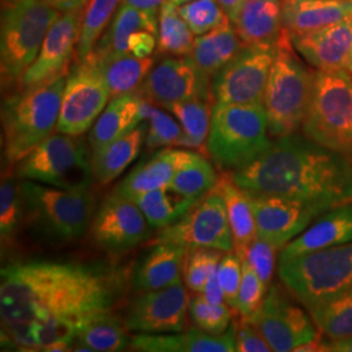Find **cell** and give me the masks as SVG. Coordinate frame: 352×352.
Masks as SVG:
<instances>
[{
  "label": "cell",
  "instance_id": "obj_24",
  "mask_svg": "<svg viewBox=\"0 0 352 352\" xmlns=\"http://www.w3.org/2000/svg\"><path fill=\"white\" fill-rule=\"evenodd\" d=\"M188 248L180 244L160 243L140 261L133 270V289L145 292L164 289L182 280Z\"/></svg>",
  "mask_w": 352,
  "mask_h": 352
},
{
  "label": "cell",
  "instance_id": "obj_52",
  "mask_svg": "<svg viewBox=\"0 0 352 352\" xmlns=\"http://www.w3.org/2000/svg\"><path fill=\"white\" fill-rule=\"evenodd\" d=\"M45 1H47L50 6L60 12L82 8L89 3V0H45Z\"/></svg>",
  "mask_w": 352,
  "mask_h": 352
},
{
  "label": "cell",
  "instance_id": "obj_14",
  "mask_svg": "<svg viewBox=\"0 0 352 352\" xmlns=\"http://www.w3.org/2000/svg\"><path fill=\"white\" fill-rule=\"evenodd\" d=\"M247 193L254 214L258 238L269 241L277 250H282L291 240L299 236L321 214L337 206L327 202L248 190Z\"/></svg>",
  "mask_w": 352,
  "mask_h": 352
},
{
  "label": "cell",
  "instance_id": "obj_3",
  "mask_svg": "<svg viewBox=\"0 0 352 352\" xmlns=\"http://www.w3.org/2000/svg\"><path fill=\"white\" fill-rule=\"evenodd\" d=\"M67 75L50 84L17 90L3 101V153L7 166L21 162L56 129Z\"/></svg>",
  "mask_w": 352,
  "mask_h": 352
},
{
  "label": "cell",
  "instance_id": "obj_40",
  "mask_svg": "<svg viewBox=\"0 0 352 352\" xmlns=\"http://www.w3.org/2000/svg\"><path fill=\"white\" fill-rule=\"evenodd\" d=\"M23 217L21 183L7 173L1 179L0 187V238L3 251L16 239Z\"/></svg>",
  "mask_w": 352,
  "mask_h": 352
},
{
  "label": "cell",
  "instance_id": "obj_41",
  "mask_svg": "<svg viewBox=\"0 0 352 352\" xmlns=\"http://www.w3.org/2000/svg\"><path fill=\"white\" fill-rule=\"evenodd\" d=\"M140 113L142 120H149V128L145 139L149 149L161 146H177L183 136V129L168 113L154 107L146 100L141 103Z\"/></svg>",
  "mask_w": 352,
  "mask_h": 352
},
{
  "label": "cell",
  "instance_id": "obj_42",
  "mask_svg": "<svg viewBox=\"0 0 352 352\" xmlns=\"http://www.w3.org/2000/svg\"><path fill=\"white\" fill-rule=\"evenodd\" d=\"M234 309L227 304H212L202 292H195L188 300V315L196 327L210 334H223L230 327Z\"/></svg>",
  "mask_w": 352,
  "mask_h": 352
},
{
  "label": "cell",
  "instance_id": "obj_38",
  "mask_svg": "<svg viewBox=\"0 0 352 352\" xmlns=\"http://www.w3.org/2000/svg\"><path fill=\"white\" fill-rule=\"evenodd\" d=\"M122 0H89L80 28L76 60H85L110 25Z\"/></svg>",
  "mask_w": 352,
  "mask_h": 352
},
{
  "label": "cell",
  "instance_id": "obj_37",
  "mask_svg": "<svg viewBox=\"0 0 352 352\" xmlns=\"http://www.w3.org/2000/svg\"><path fill=\"white\" fill-rule=\"evenodd\" d=\"M193 32L179 12V7L166 1L160 10L157 49L161 54L188 56L193 49Z\"/></svg>",
  "mask_w": 352,
  "mask_h": 352
},
{
  "label": "cell",
  "instance_id": "obj_47",
  "mask_svg": "<svg viewBox=\"0 0 352 352\" xmlns=\"http://www.w3.org/2000/svg\"><path fill=\"white\" fill-rule=\"evenodd\" d=\"M277 248L266 240L260 239L253 241L251 247H248L243 253L238 254L239 257H244L251 263L253 269L263 280L266 289L270 287L274 269H276V257H277Z\"/></svg>",
  "mask_w": 352,
  "mask_h": 352
},
{
  "label": "cell",
  "instance_id": "obj_33",
  "mask_svg": "<svg viewBox=\"0 0 352 352\" xmlns=\"http://www.w3.org/2000/svg\"><path fill=\"white\" fill-rule=\"evenodd\" d=\"M93 63L100 68L113 98L136 91L151 74L154 59L151 56L138 58L133 55H124Z\"/></svg>",
  "mask_w": 352,
  "mask_h": 352
},
{
  "label": "cell",
  "instance_id": "obj_26",
  "mask_svg": "<svg viewBox=\"0 0 352 352\" xmlns=\"http://www.w3.org/2000/svg\"><path fill=\"white\" fill-rule=\"evenodd\" d=\"M234 26L245 45H276L285 30L283 0H244Z\"/></svg>",
  "mask_w": 352,
  "mask_h": 352
},
{
  "label": "cell",
  "instance_id": "obj_50",
  "mask_svg": "<svg viewBox=\"0 0 352 352\" xmlns=\"http://www.w3.org/2000/svg\"><path fill=\"white\" fill-rule=\"evenodd\" d=\"M202 295L205 296V299L208 302H212V304L226 302L225 296H223V291H222L219 279H218V267L210 274V277L208 278V282L205 285V289L202 291Z\"/></svg>",
  "mask_w": 352,
  "mask_h": 352
},
{
  "label": "cell",
  "instance_id": "obj_11",
  "mask_svg": "<svg viewBox=\"0 0 352 352\" xmlns=\"http://www.w3.org/2000/svg\"><path fill=\"white\" fill-rule=\"evenodd\" d=\"M173 243L187 248L202 247L234 252V238L226 204L218 187L210 190L171 226L160 230L153 244Z\"/></svg>",
  "mask_w": 352,
  "mask_h": 352
},
{
  "label": "cell",
  "instance_id": "obj_35",
  "mask_svg": "<svg viewBox=\"0 0 352 352\" xmlns=\"http://www.w3.org/2000/svg\"><path fill=\"white\" fill-rule=\"evenodd\" d=\"M126 331V324L110 312L88 321L78 331L77 340L87 351H123L129 343Z\"/></svg>",
  "mask_w": 352,
  "mask_h": 352
},
{
  "label": "cell",
  "instance_id": "obj_4",
  "mask_svg": "<svg viewBox=\"0 0 352 352\" xmlns=\"http://www.w3.org/2000/svg\"><path fill=\"white\" fill-rule=\"evenodd\" d=\"M315 75L302 63L285 29L276 43V58L265 89L264 107L269 132L279 139L302 126L312 100Z\"/></svg>",
  "mask_w": 352,
  "mask_h": 352
},
{
  "label": "cell",
  "instance_id": "obj_20",
  "mask_svg": "<svg viewBox=\"0 0 352 352\" xmlns=\"http://www.w3.org/2000/svg\"><path fill=\"white\" fill-rule=\"evenodd\" d=\"M296 52L320 71L352 74V16L315 32L291 36Z\"/></svg>",
  "mask_w": 352,
  "mask_h": 352
},
{
  "label": "cell",
  "instance_id": "obj_34",
  "mask_svg": "<svg viewBox=\"0 0 352 352\" xmlns=\"http://www.w3.org/2000/svg\"><path fill=\"white\" fill-rule=\"evenodd\" d=\"M214 102L205 100H189L176 102L166 107L175 116L183 128V136L177 148L199 149L209 136Z\"/></svg>",
  "mask_w": 352,
  "mask_h": 352
},
{
  "label": "cell",
  "instance_id": "obj_32",
  "mask_svg": "<svg viewBox=\"0 0 352 352\" xmlns=\"http://www.w3.org/2000/svg\"><path fill=\"white\" fill-rule=\"evenodd\" d=\"M126 197L138 204L153 230H162L164 227L171 226L187 213L196 202L180 195L170 186Z\"/></svg>",
  "mask_w": 352,
  "mask_h": 352
},
{
  "label": "cell",
  "instance_id": "obj_8",
  "mask_svg": "<svg viewBox=\"0 0 352 352\" xmlns=\"http://www.w3.org/2000/svg\"><path fill=\"white\" fill-rule=\"evenodd\" d=\"M302 135L352 161V74L317 69Z\"/></svg>",
  "mask_w": 352,
  "mask_h": 352
},
{
  "label": "cell",
  "instance_id": "obj_29",
  "mask_svg": "<svg viewBox=\"0 0 352 352\" xmlns=\"http://www.w3.org/2000/svg\"><path fill=\"white\" fill-rule=\"evenodd\" d=\"M241 41L232 23L214 29L195 38L189 59L208 77H213L222 69L243 47Z\"/></svg>",
  "mask_w": 352,
  "mask_h": 352
},
{
  "label": "cell",
  "instance_id": "obj_49",
  "mask_svg": "<svg viewBox=\"0 0 352 352\" xmlns=\"http://www.w3.org/2000/svg\"><path fill=\"white\" fill-rule=\"evenodd\" d=\"M157 47V36L146 30L135 32L129 38V52L138 58H149Z\"/></svg>",
  "mask_w": 352,
  "mask_h": 352
},
{
  "label": "cell",
  "instance_id": "obj_27",
  "mask_svg": "<svg viewBox=\"0 0 352 352\" xmlns=\"http://www.w3.org/2000/svg\"><path fill=\"white\" fill-rule=\"evenodd\" d=\"M144 97L139 90L113 97L91 126L89 145L91 154L135 129L141 123L140 106Z\"/></svg>",
  "mask_w": 352,
  "mask_h": 352
},
{
  "label": "cell",
  "instance_id": "obj_7",
  "mask_svg": "<svg viewBox=\"0 0 352 352\" xmlns=\"http://www.w3.org/2000/svg\"><path fill=\"white\" fill-rule=\"evenodd\" d=\"M23 221L52 241L81 238L93 221L96 199L90 190L56 188L32 180L21 182Z\"/></svg>",
  "mask_w": 352,
  "mask_h": 352
},
{
  "label": "cell",
  "instance_id": "obj_18",
  "mask_svg": "<svg viewBox=\"0 0 352 352\" xmlns=\"http://www.w3.org/2000/svg\"><path fill=\"white\" fill-rule=\"evenodd\" d=\"M151 225L138 204L115 192L94 214L90 232L106 251L124 252L151 238Z\"/></svg>",
  "mask_w": 352,
  "mask_h": 352
},
{
  "label": "cell",
  "instance_id": "obj_54",
  "mask_svg": "<svg viewBox=\"0 0 352 352\" xmlns=\"http://www.w3.org/2000/svg\"><path fill=\"white\" fill-rule=\"evenodd\" d=\"M327 350L330 352H352V337L344 340L327 342Z\"/></svg>",
  "mask_w": 352,
  "mask_h": 352
},
{
  "label": "cell",
  "instance_id": "obj_9",
  "mask_svg": "<svg viewBox=\"0 0 352 352\" xmlns=\"http://www.w3.org/2000/svg\"><path fill=\"white\" fill-rule=\"evenodd\" d=\"M279 278L309 311L352 289V243L302 253L278 266Z\"/></svg>",
  "mask_w": 352,
  "mask_h": 352
},
{
  "label": "cell",
  "instance_id": "obj_44",
  "mask_svg": "<svg viewBox=\"0 0 352 352\" xmlns=\"http://www.w3.org/2000/svg\"><path fill=\"white\" fill-rule=\"evenodd\" d=\"M221 258L222 251L218 250L202 247L188 248L183 270L184 285L192 292H202L208 278L210 277L214 270H217Z\"/></svg>",
  "mask_w": 352,
  "mask_h": 352
},
{
  "label": "cell",
  "instance_id": "obj_23",
  "mask_svg": "<svg viewBox=\"0 0 352 352\" xmlns=\"http://www.w3.org/2000/svg\"><path fill=\"white\" fill-rule=\"evenodd\" d=\"M139 30L158 34V16L140 11L135 7L120 4L118 11L87 59L102 62L118 56L131 55L129 38Z\"/></svg>",
  "mask_w": 352,
  "mask_h": 352
},
{
  "label": "cell",
  "instance_id": "obj_12",
  "mask_svg": "<svg viewBox=\"0 0 352 352\" xmlns=\"http://www.w3.org/2000/svg\"><path fill=\"white\" fill-rule=\"evenodd\" d=\"M276 45H245L212 77L215 103H264Z\"/></svg>",
  "mask_w": 352,
  "mask_h": 352
},
{
  "label": "cell",
  "instance_id": "obj_43",
  "mask_svg": "<svg viewBox=\"0 0 352 352\" xmlns=\"http://www.w3.org/2000/svg\"><path fill=\"white\" fill-rule=\"evenodd\" d=\"M179 12L195 36H202L231 23L217 0H195L179 7Z\"/></svg>",
  "mask_w": 352,
  "mask_h": 352
},
{
  "label": "cell",
  "instance_id": "obj_1",
  "mask_svg": "<svg viewBox=\"0 0 352 352\" xmlns=\"http://www.w3.org/2000/svg\"><path fill=\"white\" fill-rule=\"evenodd\" d=\"M0 278L1 325L65 318L82 327L113 312L126 286L122 269L84 263H16Z\"/></svg>",
  "mask_w": 352,
  "mask_h": 352
},
{
  "label": "cell",
  "instance_id": "obj_25",
  "mask_svg": "<svg viewBox=\"0 0 352 352\" xmlns=\"http://www.w3.org/2000/svg\"><path fill=\"white\" fill-rule=\"evenodd\" d=\"M352 16V0H283V26L291 36L315 32Z\"/></svg>",
  "mask_w": 352,
  "mask_h": 352
},
{
  "label": "cell",
  "instance_id": "obj_51",
  "mask_svg": "<svg viewBox=\"0 0 352 352\" xmlns=\"http://www.w3.org/2000/svg\"><path fill=\"white\" fill-rule=\"evenodd\" d=\"M167 0H122L123 4L135 7L140 11L160 16V10Z\"/></svg>",
  "mask_w": 352,
  "mask_h": 352
},
{
  "label": "cell",
  "instance_id": "obj_2",
  "mask_svg": "<svg viewBox=\"0 0 352 352\" xmlns=\"http://www.w3.org/2000/svg\"><path fill=\"white\" fill-rule=\"evenodd\" d=\"M248 192L340 205L352 201V161L291 133L273 141L252 164L227 171Z\"/></svg>",
  "mask_w": 352,
  "mask_h": 352
},
{
  "label": "cell",
  "instance_id": "obj_10",
  "mask_svg": "<svg viewBox=\"0 0 352 352\" xmlns=\"http://www.w3.org/2000/svg\"><path fill=\"white\" fill-rule=\"evenodd\" d=\"M17 177L56 188L90 190L94 174L87 142L80 136L50 135L19 162Z\"/></svg>",
  "mask_w": 352,
  "mask_h": 352
},
{
  "label": "cell",
  "instance_id": "obj_36",
  "mask_svg": "<svg viewBox=\"0 0 352 352\" xmlns=\"http://www.w3.org/2000/svg\"><path fill=\"white\" fill-rule=\"evenodd\" d=\"M317 329L330 340L352 337V289L311 308Z\"/></svg>",
  "mask_w": 352,
  "mask_h": 352
},
{
  "label": "cell",
  "instance_id": "obj_6",
  "mask_svg": "<svg viewBox=\"0 0 352 352\" xmlns=\"http://www.w3.org/2000/svg\"><path fill=\"white\" fill-rule=\"evenodd\" d=\"M267 132L264 103H214L206 151L219 168L236 171L269 149Z\"/></svg>",
  "mask_w": 352,
  "mask_h": 352
},
{
  "label": "cell",
  "instance_id": "obj_15",
  "mask_svg": "<svg viewBox=\"0 0 352 352\" xmlns=\"http://www.w3.org/2000/svg\"><path fill=\"white\" fill-rule=\"evenodd\" d=\"M248 320L272 351H296L302 344L320 338L312 317L291 302L277 285L269 287L264 302Z\"/></svg>",
  "mask_w": 352,
  "mask_h": 352
},
{
  "label": "cell",
  "instance_id": "obj_21",
  "mask_svg": "<svg viewBox=\"0 0 352 352\" xmlns=\"http://www.w3.org/2000/svg\"><path fill=\"white\" fill-rule=\"evenodd\" d=\"M352 243V201L337 205L321 214L315 222L279 253L278 264L330 247Z\"/></svg>",
  "mask_w": 352,
  "mask_h": 352
},
{
  "label": "cell",
  "instance_id": "obj_39",
  "mask_svg": "<svg viewBox=\"0 0 352 352\" xmlns=\"http://www.w3.org/2000/svg\"><path fill=\"white\" fill-rule=\"evenodd\" d=\"M218 182L219 177L210 161L199 153H193L188 161L176 171L170 187L180 195L197 201L213 190L218 186Z\"/></svg>",
  "mask_w": 352,
  "mask_h": 352
},
{
  "label": "cell",
  "instance_id": "obj_31",
  "mask_svg": "<svg viewBox=\"0 0 352 352\" xmlns=\"http://www.w3.org/2000/svg\"><path fill=\"white\" fill-rule=\"evenodd\" d=\"M146 126L139 124L120 139L115 140L101 151L91 154L94 180L106 186L120 175L138 158L146 139Z\"/></svg>",
  "mask_w": 352,
  "mask_h": 352
},
{
  "label": "cell",
  "instance_id": "obj_19",
  "mask_svg": "<svg viewBox=\"0 0 352 352\" xmlns=\"http://www.w3.org/2000/svg\"><path fill=\"white\" fill-rule=\"evenodd\" d=\"M188 295L182 280L164 289L145 291L129 304L124 324L129 331L177 333L187 327Z\"/></svg>",
  "mask_w": 352,
  "mask_h": 352
},
{
  "label": "cell",
  "instance_id": "obj_46",
  "mask_svg": "<svg viewBox=\"0 0 352 352\" xmlns=\"http://www.w3.org/2000/svg\"><path fill=\"white\" fill-rule=\"evenodd\" d=\"M218 279L223 291L225 302L236 312L241 283V260L235 252H227L218 264Z\"/></svg>",
  "mask_w": 352,
  "mask_h": 352
},
{
  "label": "cell",
  "instance_id": "obj_5",
  "mask_svg": "<svg viewBox=\"0 0 352 352\" xmlns=\"http://www.w3.org/2000/svg\"><path fill=\"white\" fill-rule=\"evenodd\" d=\"M63 12L45 0H1L0 71L1 85L19 84L36 60L43 39Z\"/></svg>",
  "mask_w": 352,
  "mask_h": 352
},
{
  "label": "cell",
  "instance_id": "obj_22",
  "mask_svg": "<svg viewBox=\"0 0 352 352\" xmlns=\"http://www.w3.org/2000/svg\"><path fill=\"white\" fill-rule=\"evenodd\" d=\"M129 344L132 350L142 352H232L235 336L232 327L223 334H210L199 327L177 333H140Z\"/></svg>",
  "mask_w": 352,
  "mask_h": 352
},
{
  "label": "cell",
  "instance_id": "obj_30",
  "mask_svg": "<svg viewBox=\"0 0 352 352\" xmlns=\"http://www.w3.org/2000/svg\"><path fill=\"white\" fill-rule=\"evenodd\" d=\"M217 187L226 204L228 222L234 238V252L240 254L258 238L250 196L245 189L239 187L231 179L227 171L219 177Z\"/></svg>",
  "mask_w": 352,
  "mask_h": 352
},
{
  "label": "cell",
  "instance_id": "obj_55",
  "mask_svg": "<svg viewBox=\"0 0 352 352\" xmlns=\"http://www.w3.org/2000/svg\"><path fill=\"white\" fill-rule=\"evenodd\" d=\"M168 1H171L173 4H175L177 7H180V6H183V4H187V3L195 1V0H168Z\"/></svg>",
  "mask_w": 352,
  "mask_h": 352
},
{
  "label": "cell",
  "instance_id": "obj_16",
  "mask_svg": "<svg viewBox=\"0 0 352 352\" xmlns=\"http://www.w3.org/2000/svg\"><path fill=\"white\" fill-rule=\"evenodd\" d=\"M140 94L148 101L168 107L189 100L214 101L212 78L204 75L188 56L167 58L155 65L141 85Z\"/></svg>",
  "mask_w": 352,
  "mask_h": 352
},
{
  "label": "cell",
  "instance_id": "obj_17",
  "mask_svg": "<svg viewBox=\"0 0 352 352\" xmlns=\"http://www.w3.org/2000/svg\"><path fill=\"white\" fill-rule=\"evenodd\" d=\"M85 7L62 13L52 24L43 39L36 60L21 76L17 90L50 84L59 77L68 75L69 63L76 56Z\"/></svg>",
  "mask_w": 352,
  "mask_h": 352
},
{
  "label": "cell",
  "instance_id": "obj_45",
  "mask_svg": "<svg viewBox=\"0 0 352 352\" xmlns=\"http://www.w3.org/2000/svg\"><path fill=\"white\" fill-rule=\"evenodd\" d=\"M241 260V283L238 295L236 312L243 317H251L264 302L266 286L253 269L251 263L240 257Z\"/></svg>",
  "mask_w": 352,
  "mask_h": 352
},
{
  "label": "cell",
  "instance_id": "obj_48",
  "mask_svg": "<svg viewBox=\"0 0 352 352\" xmlns=\"http://www.w3.org/2000/svg\"><path fill=\"white\" fill-rule=\"evenodd\" d=\"M232 330L235 336V351H272L269 343L265 340L261 333L252 325L247 317L239 315L232 324Z\"/></svg>",
  "mask_w": 352,
  "mask_h": 352
},
{
  "label": "cell",
  "instance_id": "obj_53",
  "mask_svg": "<svg viewBox=\"0 0 352 352\" xmlns=\"http://www.w3.org/2000/svg\"><path fill=\"white\" fill-rule=\"evenodd\" d=\"M219 3V6L223 8V11L227 13L228 19L231 20V23L234 24L238 13H239L240 8L244 3V0H217Z\"/></svg>",
  "mask_w": 352,
  "mask_h": 352
},
{
  "label": "cell",
  "instance_id": "obj_13",
  "mask_svg": "<svg viewBox=\"0 0 352 352\" xmlns=\"http://www.w3.org/2000/svg\"><path fill=\"white\" fill-rule=\"evenodd\" d=\"M111 97L100 68L91 60H76L62 97L58 132L81 136L94 126Z\"/></svg>",
  "mask_w": 352,
  "mask_h": 352
},
{
  "label": "cell",
  "instance_id": "obj_28",
  "mask_svg": "<svg viewBox=\"0 0 352 352\" xmlns=\"http://www.w3.org/2000/svg\"><path fill=\"white\" fill-rule=\"evenodd\" d=\"M195 151L166 149L158 151L149 161L140 164L118 187L116 192L131 196L136 193L166 188L171 184L176 171L186 164Z\"/></svg>",
  "mask_w": 352,
  "mask_h": 352
}]
</instances>
